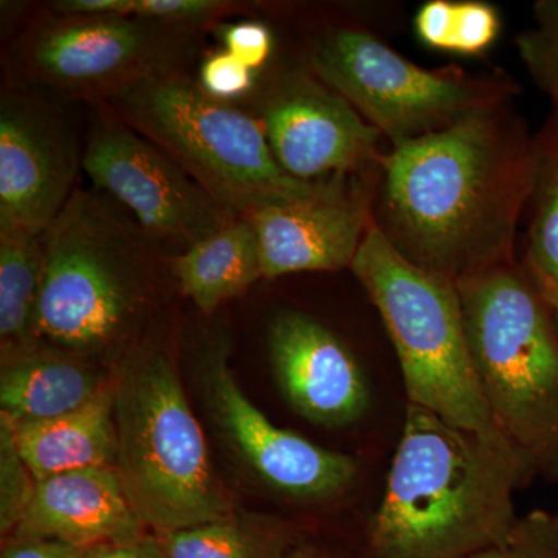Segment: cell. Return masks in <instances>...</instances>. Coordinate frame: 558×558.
<instances>
[{
	"mask_svg": "<svg viewBox=\"0 0 558 558\" xmlns=\"http://www.w3.org/2000/svg\"><path fill=\"white\" fill-rule=\"evenodd\" d=\"M286 558H341L336 554L329 553V550L319 548L317 545H312L307 542H296L295 545L290 548Z\"/></svg>",
	"mask_w": 558,
	"mask_h": 558,
	"instance_id": "836d02e7",
	"label": "cell"
},
{
	"mask_svg": "<svg viewBox=\"0 0 558 558\" xmlns=\"http://www.w3.org/2000/svg\"><path fill=\"white\" fill-rule=\"evenodd\" d=\"M197 83L209 97L229 102L252 90L255 72L231 57L229 51L220 50L204 61Z\"/></svg>",
	"mask_w": 558,
	"mask_h": 558,
	"instance_id": "83f0119b",
	"label": "cell"
},
{
	"mask_svg": "<svg viewBox=\"0 0 558 558\" xmlns=\"http://www.w3.org/2000/svg\"><path fill=\"white\" fill-rule=\"evenodd\" d=\"M165 558H286L299 539L281 526H242L236 520L156 535Z\"/></svg>",
	"mask_w": 558,
	"mask_h": 558,
	"instance_id": "7402d4cb",
	"label": "cell"
},
{
	"mask_svg": "<svg viewBox=\"0 0 558 558\" xmlns=\"http://www.w3.org/2000/svg\"><path fill=\"white\" fill-rule=\"evenodd\" d=\"M50 9L65 16H134V0H60Z\"/></svg>",
	"mask_w": 558,
	"mask_h": 558,
	"instance_id": "4dcf8cb0",
	"label": "cell"
},
{
	"mask_svg": "<svg viewBox=\"0 0 558 558\" xmlns=\"http://www.w3.org/2000/svg\"><path fill=\"white\" fill-rule=\"evenodd\" d=\"M526 267L558 284V119L534 137V174L529 197Z\"/></svg>",
	"mask_w": 558,
	"mask_h": 558,
	"instance_id": "44dd1931",
	"label": "cell"
},
{
	"mask_svg": "<svg viewBox=\"0 0 558 558\" xmlns=\"http://www.w3.org/2000/svg\"><path fill=\"white\" fill-rule=\"evenodd\" d=\"M183 295L213 314L263 278L258 233L248 218L230 220L207 240L170 259Z\"/></svg>",
	"mask_w": 558,
	"mask_h": 558,
	"instance_id": "d6986e66",
	"label": "cell"
},
{
	"mask_svg": "<svg viewBox=\"0 0 558 558\" xmlns=\"http://www.w3.org/2000/svg\"><path fill=\"white\" fill-rule=\"evenodd\" d=\"M116 472L145 527L170 534L233 519L207 439L163 352L135 348L113 380Z\"/></svg>",
	"mask_w": 558,
	"mask_h": 558,
	"instance_id": "5b68a950",
	"label": "cell"
},
{
	"mask_svg": "<svg viewBox=\"0 0 558 558\" xmlns=\"http://www.w3.org/2000/svg\"><path fill=\"white\" fill-rule=\"evenodd\" d=\"M38 481L25 464L17 447L16 429L0 414V529L13 534L35 497Z\"/></svg>",
	"mask_w": 558,
	"mask_h": 558,
	"instance_id": "d4e9b609",
	"label": "cell"
},
{
	"mask_svg": "<svg viewBox=\"0 0 558 558\" xmlns=\"http://www.w3.org/2000/svg\"><path fill=\"white\" fill-rule=\"evenodd\" d=\"M116 469H89L39 481L11 538L54 539L89 549L145 535Z\"/></svg>",
	"mask_w": 558,
	"mask_h": 558,
	"instance_id": "2e32d148",
	"label": "cell"
},
{
	"mask_svg": "<svg viewBox=\"0 0 558 558\" xmlns=\"http://www.w3.org/2000/svg\"><path fill=\"white\" fill-rule=\"evenodd\" d=\"M416 31L435 49L480 54L497 39L498 11L483 2L432 0L417 11Z\"/></svg>",
	"mask_w": 558,
	"mask_h": 558,
	"instance_id": "603a6c76",
	"label": "cell"
},
{
	"mask_svg": "<svg viewBox=\"0 0 558 558\" xmlns=\"http://www.w3.org/2000/svg\"><path fill=\"white\" fill-rule=\"evenodd\" d=\"M537 478L499 432L457 427L407 403L359 558H469L508 537L515 497Z\"/></svg>",
	"mask_w": 558,
	"mask_h": 558,
	"instance_id": "7a4b0ae2",
	"label": "cell"
},
{
	"mask_svg": "<svg viewBox=\"0 0 558 558\" xmlns=\"http://www.w3.org/2000/svg\"><path fill=\"white\" fill-rule=\"evenodd\" d=\"M43 234L0 226V340L2 357L36 347L33 337L43 282Z\"/></svg>",
	"mask_w": 558,
	"mask_h": 558,
	"instance_id": "ffe728a7",
	"label": "cell"
},
{
	"mask_svg": "<svg viewBox=\"0 0 558 558\" xmlns=\"http://www.w3.org/2000/svg\"><path fill=\"white\" fill-rule=\"evenodd\" d=\"M529 75L545 92L558 119V0H538L534 24L515 39Z\"/></svg>",
	"mask_w": 558,
	"mask_h": 558,
	"instance_id": "cb8c5ba5",
	"label": "cell"
},
{
	"mask_svg": "<svg viewBox=\"0 0 558 558\" xmlns=\"http://www.w3.org/2000/svg\"><path fill=\"white\" fill-rule=\"evenodd\" d=\"M83 170L159 242L186 250L233 220L178 161L117 117L92 128Z\"/></svg>",
	"mask_w": 558,
	"mask_h": 558,
	"instance_id": "30bf717a",
	"label": "cell"
},
{
	"mask_svg": "<svg viewBox=\"0 0 558 558\" xmlns=\"http://www.w3.org/2000/svg\"><path fill=\"white\" fill-rule=\"evenodd\" d=\"M86 549L54 539L11 538L0 558H84Z\"/></svg>",
	"mask_w": 558,
	"mask_h": 558,
	"instance_id": "f546056e",
	"label": "cell"
},
{
	"mask_svg": "<svg viewBox=\"0 0 558 558\" xmlns=\"http://www.w3.org/2000/svg\"><path fill=\"white\" fill-rule=\"evenodd\" d=\"M17 447L36 481L80 470L116 468L113 381L83 409L51 421L14 424Z\"/></svg>",
	"mask_w": 558,
	"mask_h": 558,
	"instance_id": "e0dca14e",
	"label": "cell"
},
{
	"mask_svg": "<svg viewBox=\"0 0 558 558\" xmlns=\"http://www.w3.org/2000/svg\"><path fill=\"white\" fill-rule=\"evenodd\" d=\"M311 68L392 146L444 130L475 112L509 100L510 80L427 70L357 28H330L312 44Z\"/></svg>",
	"mask_w": 558,
	"mask_h": 558,
	"instance_id": "ba28073f",
	"label": "cell"
},
{
	"mask_svg": "<svg viewBox=\"0 0 558 558\" xmlns=\"http://www.w3.org/2000/svg\"><path fill=\"white\" fill-rule=\"evenodd\" d=\"M83 167L68 123L24 92L0 101V226L43 234L73 194Z\"/></svg>",
	"mask_w": 558,
	"mask_h": 558,
	"instance_id": "4fadbf2b",
	"label": "cell"
},
{
	"mask_svg": "<svg viewBox=\"0 0 558 558\" xmlns=\"http://www.w3.org/2000/svg\"><path fill=\"white\" fill-rule=\"evenodd\" d=\"M84 558H165L157 537L126 539V542L102 543L86 549Z\"/></svg>",
	"mask_w": 558,
	"mask_h": 558,
	"instance_id": "1f68e13d",
	"label": "cell"
},
{
	"mask_svg": "<svg viewBox=\"0 0 558 558\" xmlns=\"http://www.w3.org/2000/svg\"><path fill=\"white\" fill-rule=\"evenodd\" d=\"M258 233L263 278L347 269L371 223L373 202L357 172L325 179L311 196L248 218Z\"/></svg>",
	"mask_w": 558,
	"mask_h": 558,
	"instance_id": "5bb4252c",
	"label": "cell"
},
{
	"mask_svg": "<svg viewBox=\"0 0 558 558\" xmlns=\"http://www.w3.org/2000/svg\"><path fill=\"white\" fill-rule=\"evenodd\" d=\"M529 274L534 278L535 284H537L539 292H542L543 299L548 303L550 314H553L554 322H556L558 329V284H554V282L548 281V279L532 274L531 270H529Z\"/></svg>",
	"mask_w": 558,
	"mask_h": 558,
	"instance_id": "d6a6232c",
	"label": "cell"
},
{
	"mask_svg": "<svg viewBox=\"0 0 558 558\" xmlns=\"http://www.w3.org/2000/svg\"><path fill=\"white\" fill-rule=\"evenodd\" d=\"M204 379L220 429L264 484L306 502L339 498L354 486L360 473L357 459L271 424L242 391L223 349L208 352Z\"/></svg>",
	"mask_w": 558,
	"mask_h": 558,
	"instance_id": "8fae6325",
	"label": "cell"
},
{
	"mask_svg": "<svg viewBox=\"0 0 558 558\" xmlns=\"http://www.w3.org/2000/svg\"><path fill=\"white\" fill-rule=\"evenodd\" d=\"M231 9L233 5L222 0H134V16L180 32L204 27Z\"/></svg>",
	"mask_w": 558,
	"mask_h": 558,
	"instance_id": "4316f807",
	"label": "cell"
},
{
	"mask_svg": "<svg viewBox=\"0 0 558 558\" xmlns=\"http://www.w3.org/2000/svg\"><path fill=\"white\" fill-rule=\"evenodd\" d=\"M108 108L178 161L231 218L304 199L319 189L279 167L259 120L205 94L182 72L142 81Z\"/></svg>",
	"mask_w": 558,
	"mask_h": 558,
	"instance_id": "8992f818",
	"label": "cell"
},
{
	"mask_svg": "<svg viewBox=\"0 0 558 558\" xmlns=\"http://www.w3.org/2000/svg\"><path fill=\"white\" fill-rule=\"evenodd\" d=\"M379 170L374 223L414 266L458 282L515 260L534 137L506 101L392 146Z\"/></svg>",
	"mask_w": 558,
	"mask_h": 558,
	"instance_id": "6da1fadb",
	"label": "cell"
},
{
	"mask_svg": "<svg viewBox=\"0 0 558 558\" xmlns=\"http://www.w3.org/2000/svg\"><path fill=\"white\" fill-rule=\"evenodd\" d=\"M259 121L279 167L303 182L380 167V132L311 76L279 81L264 101Z\"/></svg>",
	"mask_w": 558,
	"mask_h": 558,
	"instance_id": "7c38bea8",
	"label": "cell"
},
{
	"mask_svg": "<svg viewBox=\"0 0 558 558\" xmlns=\"http://www.w3.org/2000/svg\"><path fill=\"white\" fill-rule=\"evenodd\" d=\"M469 558H558V513L532 510L501 543Z\"/></svg>",
	"mask_w": 558,
	"mask_h": 558,
	"instance_id": "484cf974",
	"label": "cell"
},
{
	"mask_svg": "<svg viewBox=\"0 0 558 558\" xmlns=\"http://www.w3.org/2000/svg\"><path fill=\"white\" fill-rule=\"evenodd\" d=\"M220 38L226 47L223 50L253 72L266 64L274 47L269 27L256 21L226 25L220 32Z\"/></svg>",
	"mask_w": 558,
	"mask_h": 558,
	"instance_id": "f1b7e54d",
	"label": "cell"
},
{
	"mask_svg": "<svg viewBox=\"0 0 558 558\" xmlns=\"http://www.w3.org/2000/svg\"><path fill=\"white\" fill-rule=\"evenodd\" d=\"M457 286L495 428L537 478L558 484V329L548 303L515 260Z\"/></svg>",
	"mask_w": 558,
	"mask_h": 558,
	"instance_id": "277c9868",
	"label": "cell"
},
{
	"mask_svg": "<svg viewBox=\"0 0 558 558\" xmlns=\"http://www.w3.org/2000/svg\"><path fill=\"white\" fill-rule=\"evenodd\" d=\"M185 32L137 16L51 14L17 40L28 78L72 97L109 101L142 81L180 72Z\"/></svg>",
	"mask_w": 558,
	"mask_h": 558,
	"instance_id": "9c48e42d",
	"label": "cell"
},
{
	"mask_svg": "<svg viewBox=\"0 0 558 558\" xmlns=\"http://www.w3.org/2000/svg\"><path fill=\"white\" fill-rule=\"evenodd\" d=\"M159 244L106 194L73 191L43 233L35 343L90 354L126 339L148 303Z\"/></svg>",
	"mask_w": 558,
	"mask_h": 558,
	"instance_id": "3957f363",
	"label": "cell"
},
{
	"mask_svg": "<svg viewBox=\"0 0 558 558\" xmlns=\"http://www.w3.org/2000/svg\"><path fill=\"white\" fill-rule=\"evenodd\" d=\"M351 269L384 319L407 403L457 427L498 432L473 365L457 282L403 258L374 220Z\"/></svg>",
	"mask_w": 558,
	"mask_h": 558,
	"instance_id": "52a82bcc",
	"label": "cell"
},
{
	"mask_svg": "<svg viewBox=\"0 0 558 558\" xmlns=\"http://www.w3.org/2000/svg\"><path fill=\"white\" fill-rule=\"evenodd\" d=\"M269 351L282 395L312 424L348 427L368 411V381L357 360L317 319L279 312L270 325Z\"/></svg>",
	"mask_w": 558,
	"mask_h": 558,
	"instance_id": "9a60e30c",
	"label": "cell"
},
{
	"mask_svg": "<svg viewBox=\"0 0 558 558\" xmlns=\"http://www.w3.org/2000/svg\"><path fill=\"white\" fill-rule=\"evenodd\" d=\"M80 360L33 347L3 359L0 414L13 424L51 421L83 409L108 381Z\"/></svg>",
	"mask_w": 558,
	"mask_h": 558,
	"instance_id": "ac0fdd59",
	"label": "cell"
}]
</instances>
